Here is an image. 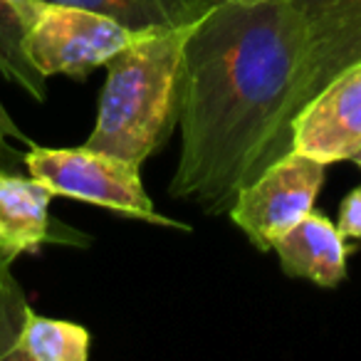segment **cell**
<instances>
[{
  "label": "cell",
  "mask_w": 361,
  "mask_h": 361,
  "mask_svg": "<svg viewBox=\"0 0 361 361\" xmlns=\"http://www.w3.org/2000/svg\"><path fill=\"white\" fill-rule=\"evenodd\" d=\"M307 37L287 0H216L183 50L180 154L171 196L218 216L295 149Z\"/></svg>",
  "instance_id": "1"
},
{
  "label": "cell",
  "mask_w": 361,
  "mask_h": 361,
  "mask_svg": "<svg viewBox=\"0 0 361 361\" xmlns=\"http://www.w3.org/2000/svg\"><path fill=\"white\" fill-rule=\"evenodd\" d=\"M196 20L141 32L106 62L97 124L85 146L141 166L164 144L178 114L183 50Z\"/></svg>",
  "instance_id": "2"
},
{
  "label": "cell",
  "mask_w": 361,
  "mask_h": 361,
  "mask_svg": "<svg viewBox=\"0 0 361 361\" xmlns=\"http://www.w3.org/2000/svg\"><path fill=\"white\" fill-rule=\"evenodd\" d=\"M27 60L45 77L67 75L82 80L136 40L141 32L119 20L80 6L27 0L18 6Z\"/></svg>",
  "instance_id": "3"
},
{
  "label": "cell",
  "mask_w": 361,
  "mask_h": 361,
  "mask_svg": "<svg viewBox=\"0 0 361 361\" xmlns=\"http://www.w3.org/2000/svg\"><path fill=\"white\" fill-rule=\"evenodd\" d=\"M25 164L32 178L45 183L55 196L77 198L156 226H180L154 211V201L146 196L141 183L139 164L129 159L90 146L80 149L32 146L25 156Z\"/></svg>",
  "instance_id": "4"
},
{
  "label": "cell",
  "mask_w": 361,
  "mask_h": 361,
  "mask_svg": "<svg viewBox=\"0 0 361 361\" xmlns=\"http://www.w3.org/2000/svg\"><path fill=\"white\" fill-rule=\"evenodd\" d=\"M324 169L322 161L292 149L238 193L228 208L233 223L257 250H272L277 238L314 211Z\"/></svg>",
  "instance_id": "5"
},
{
  "label": "cell",
  "mask_w": 361,
  "mask_h": 361,
  "mask_svg": "<svg viewBox=\"0 0 361 361\" xmlns=\"http://www.w3.org/2000/svg\"><path fill=\"white\" fill-rule=\"evenodd\" d=\"M295 149L324 166L361 151V62L324 85L297 114Z\"/></svg>",
  "instance_id": "6"
},
{
  "label": "cell",
  "mask_w": 361,
  "mask_h": 361,
  "mask_svg": "<svg viewBox=\"0 0 361 361\" xmlns=\"http://www.w3.org/2000/svg\"><path fill=\"white\" fill-rule=\"evenodd\" d=\"M307 37V102L361 62V0H287Z\"/></svg>",
  "instance_id": "7"
},
{
  "label": "cell",
  "mask_w": 361,
  "mask_h": 361,
  "mask_svg": "<svg viewBox=\"0 0 361 361\" xmlns=\"http://www.w3.org/2000/svg\"><path fill=\"white\" fill-rule=\"evenodd\" d=\"M282 270L319 287H339L346 277V255L351 247L341 231L322 213L312 211L272 243Z\"/></svg>",
  "instance_id": "8"
},
{
  "label": "cell",
  "mask_w": 361,
  "mask_h": 361,
  "mask_svg": "<svg viewBox=\"0 0 361 361\" xmlns=\"http://www.w3.org/2000/svg\"><path fill=\"white\" fill-rule=\"evenodd\" d=\"M55 193L37 178L0 171V247L37 252L50 235V201Z\"/></svg>",
  "instance_id": "9"
},
{
  "label": "cell",
  "mask_w": 361,
  "mask_h": 361,
  "mask_svg": "<svg viewBox=\"0 0 361 361\" xmlns=\"http://www.w3.org/2000/svg\"><path fill=\"white\" fill-rule=\"evenodd\" d=\"M90 331L75 322L52 319L27 310L25 324L11 351V361H85Z\"/></svg>",
  "instance_id": "10"
},
{
  "label": "cell",
  "mask_w": 361,
  "mask_h": 361,
  "mask_svg": "<svg viewBox=\"0 0 361 361\" xmlns=\"http://www.w3.org/2000/svg\"><path fill=\"white\" fill-rule=\"evenodd\" d=\"M102 13L131 30H166L191 23L216 0H50Z\"/></svg>",
  "instance_id": "11"
},
{
  "label": "cell",
  "mask_w": 361,
  "mask_h": 361,
  "mask_svg": "<svg viewBox=\"0 0 361 361\" xmlns=\"http://www.w3.org/2000/svg\"><path fill=\"white\" fill-rule=\"evenodd\" d=\"M23 35H25V27L18 8L11 0H0V70L30 97L42 102L47 97V77L40 75L35 65L27 60Z\"/></svg>",
  "instance_id": "12"
},
{
  "label": "cell",
  "mask_w": 361,
  "mask_h": 361,
  "mask_svg": "<svg viewBox=\"0 0 361 361\" xmlns=\"http://www.w3.org/2000/svg\"><path fill=\"white\" fill-rule=\"evenodd\" d=\"M27 302L13 272L0 280V361H11V351L23 331L27 317Z\"/></svg>",
  "instance_id": "13"
},
{
  "label": "cell",
  "mask_w": 361,
  "mask_h": 361,
  "mask_svg": "<svg viewBox=\"0 0 361 361\" xmlns=\"http://www.w3.org/2000/svg\"><path fill=\"white\" fill-rule=\"evenodd\" d=\"M339 231L344 238H354L361 240V188H354L349 196L341 201V211H339Z\"/></svg>",
  "instance_id": "14"
},
{
  "label": "cell",
  "mask_w": 361,
  "mask_h": 361,
  "mask_svg": "<svg viewBox=\"0 0 361 361\" xmlns=\"http://www.w3.org/2000/svg\"><path fill=\"white\" fill-rule=\"evenodd\" d=\"M8 136H13V139H25V134L18 129V124L11 119V114H8L3 102H0V144H3Z\"/></svg>",
  "instance_id": "15"
},
{
  "label": "cell",
  "mask_w": 361,
  "mask_h": 361,
  "mask_svg": "<svg viewBox=\"0 0 361 361\" xmlns=\"http://www.w3.org/2000/svg\"><path fill=\"white\" fill-rule=\"evenodd\" d=\"M16 260H18L16 252H8V250H3V247H0V280L11 275V272H13V262H16Z\"/></svg>",
  "instance_id": "16"
},
{
  "label": "cell",
  "mask_w": 361,
  "mask_h": 361,
  "mask_svg": "<svg viewBox=\"0 0 361 361\" xmlns=\"http://www.w3.org/2000/svg\"><path fill=\"white\" fill-rule=\"evenodd\" d=\"M351 161H354V164L361 169V151H359V154H354V156H351Z\"/></svg>",
  "instance_id": "17"
},
{
  "label": "cell",
  "mask_w": 361,
  "mask_h": 361,
  "mask_svg": "<svg viewBox=\"0 0 361 361\" xmlns=\"http://www.w3.org/2000/svg\"><path fill=\"white\" fill-rule=\"evenodd\" d=\"M11 3H13V6L18 8V6H23V3H27V0H11Z\"/></svg>",
  "instance_id": "18"
},
{
  "label": "cell",
  "mask_w": 361,
  "mask_h": 361,
  "mask_svg": "<svg viewBox=\"0 0 361 361\" xmlns=\"http://www.w3.org/2000/svg\"><path fill=\"white\" fill-rule=\"evenodd\" d=\"M240 3H252V0H240Z\"/></svg>",
  "instance_id": "19"
}]
</instances>
